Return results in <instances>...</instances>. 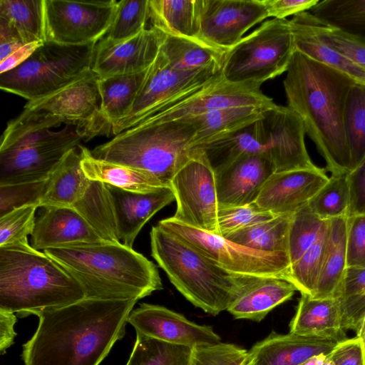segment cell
I'll return each mask as SVG.
<instances>
[{
    "mask_svg": "<svg viewBox=\"0 0 365 365\" xmlns=\"http://www.w3.org/2000/svg\"><path fill=\"white\" fill-rule=\"evenodd\" d=\"M137 302L85 297L38 313L37 329L23 345L25 365H99L125 336Z\"/></svg>",
    "mask_w": 365,
    "mask_h": 365,
    "instance_id": "1",
    "label": "cell"
},
{
    "mask_svg": "<svg viewBox=\"0 0 365 365\" xmlns=\"http://www.w3.org/2000/svg\"><path fill=\"white\" fill-rule=\"evenodd\" d=\"M286 72L287 107L302 118L306 133L326 161V170L331 175L349 173L344 113L349 91L358 81L298 51Z\"/></svg>",
    "mask_w": 365,
    "mask_h": 365,
    "instance_id": "2",
    "label": "cell"
},
{
    "mask_svg": "<svg viewBox=\"0 0 365 365\" xmlns=\"http://www.w3.org/2000/svg\"><path fill=\"white\" fill-rule=\"evenodd\" d=\"M43 252L80 284L86 298L138 301L163 289L155 264L122 242L67 244Z\"/></svg>",
    "mask_w": 365,
    "mask_h": 365,
    "instance_id": "3",
    "label": "cell"
},
{
    "mask_svg": "<svg viewBox=\"0 0 365 365\" xmlns=\"http://www.w3.org/2000/svg\"><path fill=\"white\" fill-rule=\"evenodd\" d=\"M84 298L80 284L43 252L29 243L0 247V309L23 317Z\"/></svg>",
    "mask_w": 365,
    "mask_h": 365,
    "instance_id": "4",
    "label": "cell"
},
{
    "mask_svg": "<svg viewBox=\"0 0 365 365\" xmlns=\"http://www.w3.org/2000/svg\"><path fill=\"white\" fill-rule=\"evenodd\" d=\"M151 255L170 282L194 306L217 315L257 277L232 273L209 260L190 245L158 225L150 232Z\"/></svg>",
    "mask_w": 365,
    "mask_h": 365,
    "instance_id": "5",
    "label": "cell"
},
{
    "mask_svg": "<svg viewBox=\"0 0 365 365\" xmlns=\"http://www.w3.org/2000/svg\"><path fill=\"white\" fill-rule=\"evenodd\" d=\"M195 133L194 126L185 120L145 122L91 152L98 159L146 172L170 186L191 154Z\"/></svg>",
    "mask_w": 365,
    "mask_h": 365,
    "instance_id": "6",
    "label": "cell"
},
{
    "mask_svg": "<svg viewBox=\"0 0 365 365\" xmlns=\"http://www.w3.org/2000/svg\"><path fill=\"white\" fill-rule=\"evenodd\" d=\"M97 43L66 45L46 41L22 64L0 73L1 89L29 101L48 96L92 71Z\"/></svg>",
    "mask_w": 365,
    "mask_h": 365,
    "instance_id": "7",
    "label": "cell"
},
{
    "mask_svg": "<svg viewBox=\"0 0 365 365\" xmlns=\"http://www.w3.org/2000/svg\"><path fill=\"white\" fill-rule=\"evenodd\" d=\"M99 77L93 70L81 79L45 98L29 101L23 112L8 123L5 131L21 133L52 129L61 124L76 127L86 139L110 133L101 114Z\"/></svg>",
    "mask_w": 365,
    "mask_h": 365,
    "instance_id": "8",
    "label": "cell"
},
{
    "mask_svg": "<svg viewBox=\"0 0 365 365\" xmlns=\"http://www.w3.org/2000/svg\"><path fill=\"white\" fill-rule=\"evenodd\" d=\"M295 51L289 20L273 18L227 51L222 78L260 88L266 81L287 71Z\"/></svg>",
    "mask_w": 365,
    "mask_h": 365,
    "instance_id": "9",
    "label": "cell"
},
{
    "mask_svg": "<svg viewBox=\"0 0 365 365\" xmlns=\"http://www.w3.org/2000/svg\"><path fill=\"white\" fill-rule=\"evenodd\" d=\"M86 139L76 127L21 133L4 131L0 145V185L47 180L66 153Z\"/></svg>",
    "mask_w": 365,
    "mask_h": 365,
    "instance_id": "10",
    "label": "cell"
},
{
    "mask_svg": "<svg viewBox=\"0 0 365 365\" xmlns=\"http://www.w3.org/2000/svg\"><path fill=\"white\" fill-rule=\"evenodd\" d=\"M157 225L232 273L257 277H274L287 281L291 266L287 253L253 250L217 234L182 223L172 217L160 220Z\"/></svg>",
    "mask_w": 365,
    "mask_h": 365,
    "instance_id": "11",
    "label": "cell"
},
{
    "mask_svg": "<svg viewBox=\"0 0 365 365\" xmlns=\"http://www.w3.org/2000/svg\"><path fill=\"white\" fill-rule=\"evenodd\" d=\"M170 186L177 202L172 217L189 226L217 234L219 205L216 175L201 150L192 149L187 160L172 178Z\"/></svg>",
    "mask_w": 365,
    "mask_h": 365,
    "instance_id": "12",
    "label": "cell"
},
{
    "mask_svg": "<svg viewBox=\"0 0 365 365\" xmlns=\"http://www.w3.org/2000/svg\"><path fill=\"white\" fill-rule=\"evenodd\" d=\"M118 1L44 0L46 41L66 45L98 41L108 32Z\"/></svg>",
    "mask_w": 365,
    "mask_h": 365,
    "instance_id": "13",
    "label": "cell"
},
{
    "mask_svg": "<svg viewBox=\"0 0 365 365\" xmlns=\"http://www.w3.org/2000/svg\"><path fill=\"white\" fill-rule=\"evenodd\" d=\"M222 66H214L195 71H182L171 68L158 53L148 68L145 81L128 115L111 129V134L138 125L161 105L178 94L204 84L221 73Z\"/></svg>",
    "mask_w": 365,
    "mask_h": 365,
    "instance_id": "14",
    "label": "cell"
},
{
    "mask_svg": "<svg viewBox=\"0 0 365 365\" xmlns=\"http://www.w3.org/2000/svg\"><path fill=\"white\" fill-rule=\"evenodd\" d=\"M267 17L262 0H201L200 37L229 50Z\"/></svg>",
    "mask_w": 365,
    "mask_h": 365,
    "instance_id": "15",
    "label": "cell"
},
{
    "mask_svg": "<svg viewBox=\"0 0 365 365\" xmlns=\"http://www.w3.org/2000/svg\"><path fill=\"white\" fill-rule=\"evenodd\" d=\"M166 36L151 26L123 41L103 36L96 46L92 70L99 78L144 71L155 61Z\"/></svg>",
    "mask_w": 365,
    "mask_h": 365,
    "instance_id": "16",
    "label": "cell"
},
{
    "mask_svg": "<svg viewBox=\"0 0 365 365\" xmlns=\"http://www.w3.org/2000/svg\"><path fill=\"white\" fill-rule=\"evenodd\" d=\"M136 332L166 343L193 347L221 341L211 326L195 324L165 307L143 303L128 318Z\"/></svg>",
    "mask_w": 365,
    "mask_h": 365,
    "instance_id": "17",
    "label": "cell"
},
{
    "mask_svg": "<svg viewBox=\"0 0 365 365\" xmlns=\"http://www.w3.org/2000/svg\"><path fill=\"white\" fill-rule=\"evenodd\" d=\"M328 180L321 168L274 173L254 203L275 215H291L306 205Z\"/></svg>",
    "mask_w": 365,
    "mask_h": 365,
    "instance_id": "18",
    "label": "cell"
},
{
    "mask_svg": "<svg viewBox=\"0 0 365 365\" xmlns=\"http://www.w3.org/2000/svg\"><path fill=\"white\" fill-rule=\"evenodd\" d=\"M274 173L268 153L242 156L217 171L219 208L255 202L264 184Z\"/></svg>",
    "mask_w": 365,
    "mask_h": 365,
    "instance_id": "19",
    "label": "cell"
},
{
    "mask_svg": "<svg viewBox=\"0 0 365 365\" xmlns=\"http://www.w3.org/2000/svg\"><path fill=\"white\" fill-rule=\"evenodd\" d=\"M272 145V122L266 109L261 118L192 148L203 152L216 173L242 156L269 154Z\"/></svg>",
    "mask_w": 365,
    "mask_h": 365,
    "instance_id": "20",
    "label": "cell"
},
{
    "mask_svg": "<svg viewBox=\"0 0 365 365\" xmlns=\"http://www.w3.org/2000/svg\"><path fill=\"white\" fill-rule=\"evenodd\" d=\"M114 210L119 240L133 248L145 224L175 200L170 187L149 192H135L108 185Z\"/></svg>",
    "mask_w": 365,
    "mask_h": 365,
    "instance_id": "21",
    "label": "cell"
},
{
    "mask_svg": "<svg viewBox=\"0 0 365 365\" xmlns=\"http://www.w3.org/2000/svg\"><path fill=\"white\" fill-rule=\"evenodd\" d=\"M273 130V145L269 155L275 173L317 169L307 150L302 118L287 106L268 109Z\"/></svg>",
    "mask_w": 365,
    "mask_h": 365,
    "instance_id": "22",
    "label": "cell"
},
{
    "mask_svg": "<svg viewBox=\"0 0 365 365\" xmlns=\"http://www.w3.org/2000/svg\"><path fill=\"white\" fill-rule=\"evenodd\" d=\"M43 208L42 213L36 218L31 235V245L33 248L43 251L67 244L103 241L73 208Z\"/></svg>",
    "mask_w": 365,
    "mask_h": 365,
    "instance_id": "23",
    "label": "cell"
},
{
    "mask_svg": "<svg viewBox=\"0 0 365 365\" xmlns=\"http://www.w3.org/2000/svg\"><path fill=\"white\" fill-rule=\"evenodd\" d=\"M336 342L292 333L272 331L256 343L249 354L253 365H299L315 355L328 354Z\"/></svg>",
    "mask_w": 365,
    "mask_h": 365,
    "instance_id": "24",
    "label": "cell"
},
{
    "mask_svg": "<svg viewBox=\"0 0 365 365\" xmlns=\"http://www.w3.org/2000/svg\"><path fill=\"white\" fill-rule=\"evenodd\" d=\"M289 332L340 342L346 339L339 302L334 298L316 299L301 294Z\"/></svg>",
    "mask_w": 365,
    "mask_h": 365,
    "instance_id": "25",
    "label": "cell"
},
{
    "mask_svg": "<svg viewBox=\"0 0 365 365\" xmlns=\"http://www.w3.org/2000/svg\"><path fill=\"white\" fill-rule=\"evenodd\" d=\"M81 160L80 145L66 153L50 174L38 207H71L84 195L91 180L82 168Z\"/></svg>",
    "mask_w": 365,
    "mask_h": 365,
    "instance_id": "26",
    "label": "cell"
},
{
    "mask_svg": "<svg viewBox=\"0 0 365 365\" xmlns=\"http://www.w3.org/2000/svg\"><path fill=\"white\" fill-rule=\"evenodd\" d=\"M297 291L291 282L279 277H260L227 309L235 319L262 321L278 305L290 299Z\"/></svg>",
    "mask_w": 365,
    "mask_h": 365,
    "instance_id": "27",
    "label": "cell"
},
{
    "mask_svg": "<svg viewBox=\"0 0 365 365\" xmlns=\"http://www.w3.org/2000/svg\"><path fill=\"white\" fill-rule=\"evenodd\" d=\"M81 166L87 178L91 180L135 192H149L170 187L146 172L98 159L88 148L81 145Z\"/></svg>",
    "mask_w": 365,
    "mask_h": 365,
    "instance_id": "28",
    "label": "cell"
},
{
    "mask_svg": "<svg viewBox=\"0 0 365 365\" xmlns=\"http://www.w3.org/2000/svg\"><path fill=\"white\" fill-rule=\"evenodd\" d=\"M227 51L201 38L167 35L159 51L171 68L195 71L214 66L222 67Z\"/></svg>",
    "mask_w": 365,
    "mask_h": 365,
    "instance_id": "29",
    "label": "cell"
},
{
    "mask_svg": "<svg viewBox=\"0 0 365 365\" xmlns=\"http://www.w3.org/2000/svg\"><path fill=\"white\" fill-rule=\"evenodd\" d=\"M201 0H149L151 26L166 35L200 37Z\"/></svg>",
    "mask_w": 365,
    "mask_h": 365,
    "instance_id": "30",
    "label": "cell"
},
{
    "mask_svg": "<svg viewBox=\"0 0 365 365\" xmlns=\"http://www.w3.org/2000/svg\"><path fill=\"white\" fill-rule=\"evenodd\" d=\"M148 71L99 78L101 114L110 134L112 128L130 113Z\"/></svg>",
    "mask_w": 365,
    "mask_h": 365,
    "instance_id": "31",
    "label": "cell"
},
{
    "mask_svg": "<svg viewBox=\"0 0 365 365\" xmlns=\"http://www.w3.org/2000/svg\"><path fill=\"white\" fill-rule=\"evenodd\" d=\"M346 217L329 220V237L313 298L336 299L346 265Z\"/></svg>",
    "mask_w": 365,
    "mask_h": 365,
    "instance_id": "32",
    "label": "cell"
},
{
    "mask_svg": "<svg viewBox=\"0 0 365 365\" xmlns=\"http://www.w3.org/2000/svg\"><path fill=\"white\" fill-rule=\"evenodd\" d=\"M304 12L294 15L289 20L296 51L349 75L359 83H365V69L327 46L309 24Z\"/></svg>",
    "mask_w": 365,
    "mask_h": 365,
    "instance_id": "33",
    "label": "cell"
},
{
    "mask_svg": "<svg viewBox=\"0 0 365 365\" xmlns=\"http://www.w3.org/2000/svg\"><path fill=\"white\" fill-rule=\"evenodd\" d=\"M266 109L255 106L228 107L182 119L190 122L195 129L191 149L261 118Z\"/></svg>",
    "mask_w": 365,
    "mask_h": 365,
    "instance_id": "34",
    "label": "cell"
},
{
    "mask_svg": "<svg viewBox=\"0 0 365 365\" xmlns=\"http://www.w3.org/2000/svg\"><path fill=\"white\" fill-rule=\"evenodd\" d=\"M71 207L88 223L101 239L108 242H120L106 183L91 180L84 195Z\"/></svg>",
    "mask_w": 365,
    "mask_h": 365,
    "instance_id": "35",
    "label": "cell"
},
{
    "mask_svg": "<svg viewBox=\"0 0 365 365\" xmlns=\"http://www.w3.org/2000/svg\"><path fill=\"white\" fill-rule=\"evenodd\" d=\"M291 215L273 218L233 232L225 238L245 247L264 252L289 255V229Z\"/></svg>",
    "mask_w": 365,
    "mask_h": 365,
    "instance_id": "36",
    "label": "cell"
},
{
    "mask_svg": "<svg viewBox=\"0 0 365 365\" xmlns=\"http://www.w3.org/2000/svg\"><path fill=\"white\" fill-rule=\"evenodd\" d=\"M0 19L11 26L25 43L46 41L44 0H0Z\"/></svg>",
    "mask_w": 365,
    "mask_h": 365,
    "instance_id": "37",
    "label": "cell"
},
{
    "mask_svg": "<svg viewBox=\"0 0 365 365\" xmlns=\"http://www.w3.org/2000/svg\"><path fill=\"white\" fill-rule=\"evenodd\" d=\"M310 11L322 22L365 38V0H323Z\"/></svg>",
    "mask_w": 365,
    "mask_h": 365,
    "instance_id": "38",
    "label": "cell"
},
{
    "mask_svg": "<svg viewBox=\"0 0 365 365\" xmlns=\"http://www.w3.org/2000/svg\"><path fill=\"white\" fill-rule=\"evenodd\" d=\"M336 299L346 330L355 332L365 319V267H347Z\"/></svg>",
    "mask_w": 365,
    "mask_h": 365,
    "instance_id": "39",
    "label": "cell"
},
{
    "mask_svg": "<svg viewBox=\"0 0 365 365\" xmlns=\"http://www.w3.org/2000/svg\"><path fill=\"white\" fill-rule=\"evenodd\" d=\"M344 128L353 170L365 159V83L357 82L349 91Z\"/></svg>",
    "mask_w": 365,
    "mask_h": 365,
    "instance_id": "40",
    "label": "cell"
},
{
    "mask_svg": "<svg viewBox=\"0 0 365 365\" xmlns=\"http://www.w3.org/2000/svg\"><path fill=\"white\" fill-rule=\"evenodd\" d=\"M329 237V220L314 243L291 264L287 281L301 294L313 297L319 278Z\"/></svg>",
    "mask_w": 365,
    "mask_h": 365,
    "instance_id": "41",
    "label": "cell"
},
{
    "mask_svg": "<svg viewBox=\"0 0 365 365\" xmlns=\"http://www.w3.org/2000/svg\"><path fill=\"white\" fill-rule=\"evenodd\" d=\"M191 347L175 345L136 332L126 365H189Z\"/></svg>",
    "mask_w": 365,
    "mask_h": 365,
    "instance_id": "42",
    "label": "cell"
},
{
    "mask_svg": "<svg viewBox=\"0 0 365 365\" xmlns=\"http://www.w3.org/2000/svg\"><path fill=\"white\" fill-rule=\"evenodd\" d=\"M347 175H331L328 182L307 203L312 211L322 220L347 217L349 206Z\"/></svg>",
    "mask_w": 365,
    "mask_h": 365,
    "instance_id": "43",
    "label": "cell"
},
{
    "mask_svg": "<svg viewBox=\"0 0 365 365\" xmlns=\"http://www.w3.org/2000/svg\"><path fill=\"white\" fill-rule=\"evenodd\" d=\"M304 14L312 29L327 46L365 69V38L329 26L309 11H304Z\"/></svg>",
    "mask_w": 365,
    "mask_h": 365,
    "instance_id": "44",
    "label": "cell"
},
{
    "mask_svg": "<svg viewBox=\"0 0 365 365\" xmlns=\"http://www.w3.org/2000/svg\"><path fill=\"white\" fill-rule=\"evenodd\" d=\"M327 221L314 213L307 204L292 214L289 229L291 264L314 243Z\"/></svg>",
    "mask_w": 365,
    "mask_h": 365,
    "instance_id": "45",
    "label": "cell"
},
{
    "mask_svg": "<svg viewBox=\"0 0 365 365\" xmlns=\"http://www.w3.org/2000/svg\"><path fill=\"white\" fill-rule=\"evenodd\" d=\"M149 19V0H120L104 36L113 41L130 38L144 29Z\"/></svg>",
    "mask_w": 365,
    "mask_h": 365,
    "instance_id": "46",
    "label": "cell"
},
{
    "mask_svg": "<svg viewBox=\"0 0 365 365\" xmlns=\"http://www.w3.org/2000/svg\"><path fill=\"white\" fill-rule=\"evenodd\" d=\"M38 207L27 205L0 217V247L29 243L28 236L34 231Z\"/></svg>",
    "mask_w": 365,
    "mask_h": 365,
    "instance_id": "47",
    "label": "cell"
},
{
    "mask_svg": "<svg viewBox=\"0 0 365 365\" xmlns=\"http://www.w3.org/2000/svg\"><path fill=\"white\" fill-rule=\"evenodd\" d=\"M249 356V351L220 341L192 347L189 365H244Z\"/></svg>",
    "mask_w": 365,
    "mask_h": 365,
    "instance_id": "48",
    "label": "cell"
},
{
    "mask_svg": "<svg viewBox=\"0 0 365 365\" xmlns=\"http://www.w3.org/2000/svg\"><path fill=\"white\" fill-rule=\"evenodd\" d=\"M275 216L270 212L259 209L254 202L219 208L217 235L225 237L238 230L267 221Z\"/></svg>",
    "mask_w": 365,
    "mask_h": 365,
    "instance_id": "49",
    "label": "cell"
},
{
    "mask_svg": "<svg viewBox=\"0 0 365 365\" xmlns=\"http://www.w3.org/2000/svg\"><path fill=\"white\" fill-rule=\"evenodd\" d=\"M48 179L36 182L0 185V217L24 205H36L38 207Z\"/></svg>",
    "mask_w": 365,
    "mask_h": 365,
    "instance_id": "50",
    "label": "cell"
},
{
    "mask_svg": "<svg viewBox=\"0 0 365 365\" xmlns=\"http://www.w3.org/2000/svg\"><path fill=\"white\" fill-rule=\"evenodd\" d=\"M346 265L365 267V215L347 217Z\"/></svg>",
    "mask_w": 365,
    "mask_h": 365,
    "instance_id": "51",
    "label": "cell"
},
{
    "mask_svg": "<svg viewBox=\"0 0 365 365\" xmlns=\"http://www.w3.org/2000/svg\"><path fill=\"white\" fill-rule=\"evenodd\" d=\"M333 365H365V348L361 338L355 336L338 342L327 354Z\"/></svg>",
    "mask_w": 365,
    "mask_h": 365,
    "instance_id": "52",
    "label": "cell"
},
{
    "mask_svg": "<svg viewBox=\"0 0 365 365\" xmlns=\"http://www.w3.org/2000/svg\"><path fill=\"white\" fill-rule=\"evenodd\" d=\"M347 177L349 187L347 217L365 215V159Z\"/></svg>",
    "mask_w": 365,
    "mask_h": 365,
    "instance_id": "53",
    "label": "cell"
},
{
    "mask_svg": "<svg viewBox=\"0 0 365 365\" xmlns=\"http://www.w3.org/2000/svg\"><path fill=\"white\" fill-rule=\"evenodd\" d=\"M268 17L284 19L290 15L311 10L319 0H262Z\"/></svg>",
    "mask_w": 365,
    "mask_h": 365,
    "instance_id": "54",
    "label": "cell"
},
{
    "mask_svg": "<svg viewBox=\"0 0 365 365\" xmlns=\"http://www.w3.org/2000/svg\"><path fill=\"white\" fill-rule=\"evenodd\" d=\"M17 321L14 312L0 309V354H4L14 343L16 333L14 324Z\"/></svg>",
    "mask_w": 365,
    "mask_h": 365,
    "instance_id": "55",
    "label": "cell"
},
{
    "mask_svg": "<svg viewBox=\"0 0 365 365\" xmlns=\"http://www.w3.org/2000/svg\"><path fill=\"white\" fill-rule=\"evenodd\" d=\"M43 42L34 41L24 44L0 62V73L8 72L25 62Z\"/></svg>",
    "mask_w": 365,
    "mask_h": 365,
    "instance_id": "56",
    "label": "cell"
},
{
    "mask_svg": "<svg viewBox=\"0 0 365 365\" xmlns=\"http://www.w3.org/2000/svg\"><path fill=\"white\" fill-rule=\"evenodd\" d=\"M327 356L325 354L315 355L299 365H324Z\"/></svg>",
    "mask_w": 365,
    "mask_h": 365,
    "instance_id": "57",
    "label": "cell"
},
{
    "mask_svg": "<svg viewBox=\"0 0 365 365\" xmlns=\"http://www.w3.org/2000/svg\"><path fill=\"white\" fill-rule=\"evenodd\" d=\"M356 336L361 339L365 348V319L362 322L360 327L356 331Z\"/></svg>",
    "mask_w": 365,
    "mask_h": 365,
    "instance_id": "58",
    "label": "cell"
},
{
    "mask_svg": "<svg viewBox=\"0 0 365 365\" xmlns=\"http://www.w3.org/2000/svg\"><path fill=\"white\" fill-rule=\"evenodd\" d=\"M244 365H253V361L250 356H249L247 361L245 363Z\"/></svg>",
    "mask_w": 365,
    "mask_h": 365,
    "instance_id": "59",
    "label": "cell"
},
{
    "mask_svg": "<svg viewBox=\"0 0 365 365\" xmlns=\"http://www.w3.org/2000/svg\"><path fill=\"white\" fill-rule=\"evenodd\" d=\"M324 365H333V364L329 359H327Z\"/></svg>",
    "mask_w": 365,
    "mask_h": 365,
    "instance_id": "60",
    "label": "cell"
}]
</instances>
